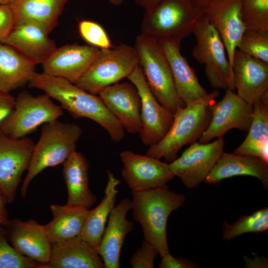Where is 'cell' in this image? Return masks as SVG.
<instances>
[{
	"mask_svg": "<svg viewBox=\"0 0 268 268\" xmlns=\"http://www.w3.org/2000/svg\"><path fill=\"white\" fill-rule=\"evenodd\" d=\"M59 102L76 119L87 118L99 124L114 142L122 141L125 131L98 95L90 93L64 78L36 72L28 84Z\"/></svg>",
	"mask_w": 268,
	"mask_h": 268,
	"instance_id": "obj_1",
	"label": "cell"
},
{
	"mask_svg": "<svg viewBox=\"0 0 268 268\" xmlns=\"http://www.w3.org/2000/svg\"><path fill=\"white\" fill-rule=\"evenodd\" d=\"M134 220L141 226L144 240L154 246L160 257L170 253L167 239L168 218L185 203V197L166 185L143 191H132Z\"/></svg>",
	"mask_w": 268,
	"mask_h": 268,
	"instance_id": "obj_2",
	"label": "cell"
},
{
	"mask_svg": "<svg viewBox=\"0 0 268 268\" xmlns=\"http://www.w3.org/2000/svg\"><path fill=\"white\" fill-rule=\"evenodd\" d=\"M219 94L215 89L179 108L174 114L168 132L159 142L148 147L146 154L158 159L163 158L168 163L173 161L184 146L199 140L206 130L211 118L210 106Z\"/></svg>",
	"mask_w": 268,
	"mask_h": 268,
	"instance_id": "obj_3",
	"label": "cell"
},
{
	"mask_svg": "<svg viewBox=\"0 0 268 268\" xmlns=\"http://www.w3.org/2000/svg\"><path fill=\"white\" fill-rule=\"evenodd\" d=\"M82 133L81 128L74 123L56 120L43 125L20 189L23 197L37 175L47 168L63 164L76 151Z\"/></svg>",
	"mask_w": 268,
	"mask_h": 268,
	"instance_id": "obj_4",
	"label": "cell"
},
{
	"mask_svg": "<svg viewBox=\"0 0 268 268\" xmlns=\"http://www.w3.org/2000/svg\"><path fill=\"white\" fill-rule=\"evenodd\" d=\"M203 14L192 0H159L145 10L141 33L158 41L181 42L193 33Z\"/></svg>",
	"mask_w": 268,
	"mask_h": 268,
	"instance_id": "obj_5",
	"label": "cell"
},
{
	"mask_svg": "<svg viewBox=\"0 0 268 268\" xmlns=\"http://www.w3.org/2000/svg\"><path fill=\"white\" fill-rule=\"evenodd\" d=\"M134 47L148 86L158 101L173 114L185 106L177 93L169 64L159 41L141 33Z\"/></svg>",
	"mask_w": 268,
	"mask_h": 268,
	"instance_id": "obj_6",
	"label": "cell"
},
{
	"mask_svg": "<svg viewBox=\"0 0 268 268\" xmlns=\"http://www.w3.org/2000/svg\"><path fill=\"white\" fill-rule=\"evenodd\" d=\"M196 44L194 58L204 65L205 73L210 85L216 90H235L233 71L224 44L215 28L203 14L194 29Z\"/></svg>",
	"mask_w": 268,
	"mask_h": 268,
	"instance_id": "obj_7",
	"label": "cell"
},
{
	"mask_svg": "<svg viewBox=\"0 0 268 268\" xmlns=\"http://www.w3.org/2000/svg\"><path fill=\"white\" fill-rule=\"evenodd\" d=\"M138 65L134 47L122 44L100 51L91 65L75 83L86 91L98 94L128 76Z\"/></svg>",
	"mask_w": 268,
	"mask_h": 268,
	"instance_id": "obj_8",
	"label": "cell"
},
{
	"mask_svg": "<svg viewBox=\"0 0 268 268\" xmlns=\"http://www.w3.org/2000/svg\"><path fill=\"white\" fill-rule=\"evenodd\" d=\"M63 114V109L47 94L33 96L24 91L15 98L14 108L0 125V130L14 138L26 137L39 127L58 120Z\"/></svg>",
	"mask_w": 268,
	"mask_h": 268,
	"instance_id": "obj_9",
	"label": "cell"
},
{
	"mask_svg": "<svg viewBox=\"0 0 268 268\" xmlns=\"http://www.w3.org/2000/svg\"><path fill=\"white\" fill-rule=\"evenodd\" d=\"M127 78L139 94L141 127L138 134L141 142L150 147L159 142L165 135L171 126L174 115L154 97L138 64Z\"/></svg>",
	"mask_w": 268,
	"mask_h": 268,
	"instance_id": "obj_10",
	"label": "cell"
},
{
	"mask_svg": "<svg viewBox=\"0 0 268 268\" xmlns=\"http://www.w3.org/2000/svg\"><path fill=\"white\" fill-rule=\"evenodd\" d=\"M223 137L212 142H195L173 161L169 163L175 176L189 189L197 187L213 168L224 152Z\"/></svg>",
	"mask_w": 268,
	"mask_h": 268,
	"instance_id": "obj_11",
	"label": "cell"
},
{
	"mask_svg": "<svg viewBox=\"0 0 268 268\" xmlns=\"http://www.w3.org/2000/svg\"><path fill=\"white\" fill-rule=\"evenodd\" d=\"M225 90L223 98L210 106V120L198 142L205 143L215 138L223 137L232 129L248 131L253 119V106L245 102L233 91Z\"/></svg>",
	"mask_w": 268,
	"mask_h": 268,
	"instance_id": "obj_12",
	"label": "cell"
},
{
	"mask_svg": "<svg viewBox=\"0 0 268 268\" xmlns=\"http://www.w3.org/2000/svg\"><path fill=\"white\" fill-rule=\"evenodd\" d=\"M34 144L27 136L14 138L0 130V190L8 202L15 199L22 175L29 165Z\"/></svg>",
	"mask_w": 268,
	"mask_h": 268,
	"instance_id": "obj_13",
	"label": "cell"
},
{
	"mask_svg": "<svg viewBox=\"0 0 268 268\" xmlns=\"http://www.w3.org/2000/svg\"><path fill=\"white\" fill-rule=\"evenodd\" d=\"M120 158L122 176L132 191L157 188L166 185L175 177L169 163L147 154L126 150L120 153Z\"/></svg>",
	"mask_w": 268,
	"mask_h": 268,
	"instance_id": "obj_14",
	"label": "cell"
},
{
	"mask_svg": "<svg viewBox=\"0 0 268 268\" xmlns=\"http://www.w3.org/2000/svg\"><path fill=\"white\" fill-rule=\"evenodd\" d=\"M232 69L237 94L247 103L268 98V63L236 50Z\"/></svg>",
	"mask_w": 268,
	"mask_h": 268,
	"instance_id": "obj_15",
	"label": "cell"
},
{
	"mask_svg": "<svg viewBox=\"0 0 268 268\" xmlns=\"http://www.w3.org/2000/svg\"><path fill=\"white\" fill-rule=\"evenodd\" d=\"M99 51L89 45L78 44L57 47L42 64L43 72L75 84L88 69Z\"/></svg>",
	"mask_w": 268,
	"mask_h": 268,
	"instance_id": "obj_16",
	"label": "cell"
},
{
	"mask_svg": "<svg viewBox=\"0 0 268 268\" xmlns=\"http://www.w3.org/2000/svg\"><path fill=\"white\" fill-rule=\"evenodd\" d=\"M242 1L219 0L203 10L207 20L224 44L232 69L235 52L245 31L241 15Z\"/></svg>",
	"mask_w": 268,
	"mask_h": 268,
	"instance_id": "obj_17",
	"label": "cell"
},
{
	"mask_svg": "<svg viewBox=\"0 0 268 268\" xmlns=\"http://www.w3.org/2000/svg\"><path fill=\"white\" fill-rule=\"evenodd\" d=\"M98 95L125 131L130 134H139L141 100L137 90L131 82L111 85Z\"/></svg>",
	"mask_w": 268,
	"mask_h": 268,
	"instance_id": "obj_18",
	"label": "cell"
},
{
	"mask_svg": "<svg viewBox=\"0 0 268 268\" xmlns=\"http://www.w3.org/2000/svg\"><path fill=\"white\" fill-rule=\"evenodd\" d=\"M6 227L9 240L20 254L38 263V268L49 261L52 245L44 225L33 219H14Z\"/></svg>",
	"mask_w": 268,
	"mask_h": 268,
	"instance_id": "obj_19",
	"label": "cell"
},
{
	"mask_svg": "<svg viewBox=\"0 0 268 268\" xmlns=\"http://www.w3.org/2000/svg\"><path fill=\"white\" fill-rule=\"evenodd\" d=\"M132 208V201L122 199L110 213L97 251L105 268H119L122 248L127 235L134 228L127 218Z\"/></svg>",
	"mask_w": 268,
	"mask_h": 268,
	"instance_id": "obj_20",
	"label": "cell"
},
{
	"mask_svg": "<svg viewBox=\"0 0 268 268\" xmlns=\"http://www.w3.org/2000/svg\"><path fill=\"white\" fill-rule=\"evenodd\" d=\"M168 60L177 93L185 105L203 97L207 91L200 83L194 70L181 52V42L159 41Z\"/></svg>",
	"mask_w": 268,
	"mask_h": 268,
	"instance_id": "obj_21",
	"label": "cell"
},
{
	"mask_svg": "<svg viewBox=\"0 0 268 268\" xmlns=\"http://www.w3.org/2000/svg\"><path fill=\"white\" fill-rule=\"evenodd\" d=\"M3 44L14 48L36 65L42 64L57 48L49 33L29 23L15 24Z\"/></svg>",
	"mask_w": 268,
	"mask_h": 268,
	"instance_id": "obj_22",
	"label": "cell"
},
{
	"mask_svg": "<svg viewBox=\"0 0 268 268\" xmlns=\"http://www.w3.org/2000/svg\"><path fill=\"white\" fill-rule=\"evenodd\" d=\"M238 176L257 178L268 190V162L258 157L223 152L204 182L215 184Z\"/></svg>",
	"mask_w": 268,
	"mask_h": 268,
	"instance_id": "obj_23",
	"label": "cell"
},
{
	"mask_svg": "<svg viewBox=\"0 0 268 268\" xmlns=\"http://www.w3.org/2000/svg\"><path fill=\"white\" fill-rule=\"evenodd\" d=\"M40 268H105L96 248L80 236L52 245L49 261Z\"/></svg>",
	"mask_w": 268,
	"mask_h": 268,
	"instance_id": "obj_24",
	"label": "cell"
},
{
	"mask_svg": "<svg viewBox=\"0 0 268 268\" xmlns=\"http://www.w3.org/2000/svg\"><path fill=\"white\" fill-rule=\"evenodd\" d=\"M88 162L81 153L74 151L63 163V176L67 186V205L89 209L97 198L89 186Z\"/></svg>",
	"mask_w": 268,
	"mask_h": 268,
	"instance_id": "obj_25",
	"label": "cell"
},
{
	"mask_svg": "<svg viewBox=\"0 0 268 268\" xmlns=\"http://www.w3.org/2000/svg\"><path fill=\"white\" fill-rule=\"evenodd\" d=\"M69 0H13L10 4L15 24H34L50 33L57 26Z\"/></svg>",
	"mask_w": 268,
	"mask_h": 268,
	"instance_id": "obj_26",
	"label": "cell"
},
{
	"mask_svg": "<svg viewBox=\"0 0 268 268\" xmlns=\"http://www.w3.org/2000/svg\"><path fill=\"white\" fill-rule=\"evenodd\" d=\"M36 65L11 47L0 43V91H11L28 84Z\"/></svg>",
	"mask_w": 268,
	"mask_h": 268,
	"instance_id": "obj_27",
	"label": "cell"
},
{
	"mask_svg": "<svg viewBox=\"0 0 268 268\" xmlns=\"http://www.w3.org/2000/svg\"><path fill=\"white\" fill-rule=\"evenodd\" d=\"M50 208L53 219L44 226L52 245L80 236L90 209L67 204H53Z\"/></svg>",
	"mask_w": 268,
	"mask_h": 268,
	"instance_id": "obj_28",
	"label": "cell"
},
{
	"mask_svg": "<svg viewBox=\"0 0 268 268\" xmlns=\"http://www.w3.org/2000/svg\"><path fill=\"white\" fill-rule=\"evenodd\" d=\"M108 180L104 195L100 203L93 209H89L80 236L97 250L106 223L115 206L121 183L113 173L107 171Z\"/></svg>",
	"mask_w": 268,
	"mask_h": 268,
	"instance_id": "obj_29",
	"label": "cell"
},
{
	"mask_svg": "<svg viewBox=\"0 0 268 268\" xmlns=\"http://www.w3.org/2000/svg\"><path fill=\"white\" fill-rule=\"evenodd\" d=\"M253 106V116L248 134L234 153L258 157L268 162V99H261Z\"/></svg>",
	"mask_w": 268,
	"mask_h": 268,
	"instance_id": "obj_30",
	"label": "cell"
},
{
	"mask_svg": "<svg viewBox=\"0 0 268 268\" xmlns=\"http://www.w3.org/2000/svg\"><path fill=\"white\" fill-rule=\"evenodd\" d=\"M268 229V208L265 207L248 215H241L234 223H223L222 238L230 240L248 233H260Z\"/></svg>",
	"mask_w": 268,
	"mask_h": 268,
	"instance_id": "obj_31",
	"label": "cell"
},
{
	"mask_svg": "<svg viewBox=\"0 0 268 268\" xmlns=\"http://www.w3.org/2000/svg\"><path fill=\"white\" fill-rule=\"evenodd\" d=\"M241 15L245 30L268 32V0H243Z\"/></svg>",
	"mask_w": 268,
	"mask_h": 268,
	"instance_id": "obj_32",
	"label": "cell"
},
{
	"mask_svg": "<svg viewBox=\"0 0 268 268\" xmlns=\"http://www.w3.org/2000/svg\"><path fill=\"white\" fill-rule=\"evenodd\" d=\"M237 50L268 63V32L245 30Z\"/></svg>",
	"mask_w": 268,
	"mask_h": 268,
	"instance_id": "obj_33",
	"label": "cell"
},
{
	"mask_svg": "<svg viewBox=\"0 0 268 268\" xmlns=\"http://www.w3.org/2000/svg\"><path fill=\"white\" fill-rule=\"evenodd\" d=\"M39 264L23 256L10 245L5 230L0 226V268H38Z\"/></svg>",
	"mask_w": 268,
	"mask_h": 268,
	"instance_id": "obj_34",
	"label": "cell"
},
{
	"mask_svg": "<svg viewBox=\"0 0 268 268\" xmlns=\"http://www.w3.org/2000/svg\"><path fill=\"white\" fill-rule=\"evenodd\" d=\"M78 32L88 45L99 49H107L113 46L104 28L90 20H82L78 24Z\"/></svg>",
	"mask_w": 268,
	"mask_h": 268,
	"instance_id": "obj_35",
	"label": "cell"
},
{
	"mask_svg": "<svg viewBox=\"0 0 268 268\" xmlns=\"http://www.w3.org/2000/svg\"><path fill=\"white\" fill-rule=\"evenodd\" d=\"M158 255L156 248L143 240L140 247L131 257L130 263L133 268H153Z\"/></svg>",
	"mask_w": 268,
	"mask_h": 268,
	"instance_id": "obj_36",
	"label": "cell"
},
{
	"mask_svg": "<svg viewBox=\"0 0 268 268\" xmlns=\"http://www.w3.org/2000/svg\"><path fill=\"white\" fill-rule=\"evenodd\" d=\"M15 23L10 4H0V43H3L7 38Z\"/></svg>",
	"mask_w": 268,
	"mask_h": 268,
	"instance_id": "obj_37",
	"label": "cell"
},
{
	"mask_svg": "<svg viewBox=\"0 0 268 268\" xmlns=\"http://www.w3.org/2000/svg\"><path fill=\"white\" fill-rule=\"evenodd\" d=\"M198 266L190 260L174 257L170 253L161 257L159 268H196Z\"/></svg>",
	"mask_w": 268,
	"mask_h": 268,
	"instance_id": "obj_38",
	"label": "cell"
},
{
	"mask_svg": "<svg viewBox=\"0 0 268 268\" xmlns=\"http://www.w3.org/2000/svg\"><path fill=\"white\" fill-rule=\"evenodd\" d=\"M15 102V98L10 93L0 91V125L10 114Z\"/></svg>",
	"mask_w": 268,
	"mask_h": 268,
	"instance_id": "obj_39",
	"label": "cell"
},
{
	"mask_svg": "<svg viewBox=\"0 0 268 268\" xmlns=\"http://www.w3.org/2000/svg\"><path fill=\"white\" fill-rule=\"evenodd\" d=\"M7 202V200L0 190V226H6L9 221L5 208Z\"/></svg>",
	"mask_w": 268,
	"mask_h": 268,
	"instance_id": "obj_40",
	"label": "cell"
},
{
	"mask_svg": "<svg viewBox=\"0 0 268 268\" xmlns=\"http://www.w3.org/2000/svg\"><path fill=\"white\" fill-rule=\"evenodd\" d=\"M134 0L137 4L143 7L144 9L145 10L152 7L154 5H155L157 2V1L159 0Z\"/></svg>",
	"mask_w": 268,
	"mask_h": 268,
	"instance_id": "obj_41",
	"label": "cell"
},
{
	"mask_svg": "<svg viewBox=\"0 0 268 268\" xmlns=\"http://www.w3.org/2000/svg\"><path fill=\"white\" fill-rule=\"evenodd\" d=\"M218 0H192L196 6L202 10Z\"/></svg>",
	"mask_w": 268,
	"mask_h": 268,
	"instance_id": "obj_42",
	"label": "cell"
},
{
	"mask_svg": "<svg viewBox=\"0 0 268 268\" xmlns=\"http://www.w3.org/2000/svg\"><path fill=\"white\" fill-rule=\"evenodd\" d=\"M109 1L113 5L118 6L122 3L123 0H109Z\"/></svg>",
	"mask_w": 268,
	"mask_h": 268,
	"instance_id": "obj_43",
	"label": "cell"
},
{
	"mask_svg": "<svg viewBox=\"0 0 268 268\" xmlns=\"http://www.w3.org/2000/svg\"><path fill=\"white\" fill-rule=\"evenodd\" d=\"M13 0H0V4H10Z\"/></svg>",
	"mask_w": 268,
	"mask_h": 268,
	"instance_id": "obj_44",
	"label": "cell"
}]
</instances>
